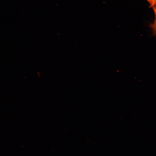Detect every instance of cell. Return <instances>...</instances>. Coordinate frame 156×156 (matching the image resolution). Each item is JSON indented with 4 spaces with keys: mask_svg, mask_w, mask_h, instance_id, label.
Here are the masks:
<instances>
[{
    "mask_svg": "<svg viewBox=\"0 0 156 156\" xmlns=\"http://www.w3.org/2000/svg\"><path fill=\"white\" fill-rule=\"evenodd\" d=\"M149 4L150 6L153 7L156 5V0H146Z\"/></svg>",
    "mask_w": 156,
    "mask_h": 156,
    "instance_id": "cell-2",
    "label": "cell"
},
{
    "mask_svg": "<svg viewBox=\"0 0 156 156\" xmlns=\"http://www.w3.org/2000/svg\"><path fill=\"white\" fill-rule=\"evenodd\" d=\"M152 8L154 13L155 19L154 22L150 24V27L151 29L153 36H156V5Z\"/></svg>",
    "mask_w": 156,
    "mask_h": 156,
    "instance_id": "cell-1",
    "label": "cell"
}]
</instances>
